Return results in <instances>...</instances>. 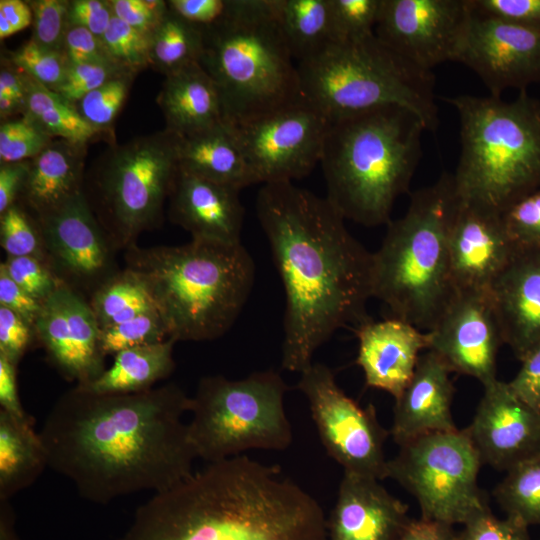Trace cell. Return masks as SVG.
I'll list each match as a JSON object with an SVG mask.
<instances>
[{
  "mask_svg": "<svg viewBox=\"0 0 540 540\" xmlns=\"http://www.w3.org/2000/svg\"><path fill=\"white\" fill-rule=\"evenodd\" d=\"M191 397L175 383L130 394L75 385L39 431L48 467L96 504L142 491H166L193 474L197 458L183 417Z\"/></svg>",
  "mask_w": 540,
  "mask_h": 540,
  "instance_id": "1",
  "label": "cell"
},
{
  "mask_svg": "<svg viewBox=\"0 0 540 540\" xmlns=\"http://www.w3.org/2000/svg\"><path fill=\"white\" fill-rule=\"evenodd\" d=\"M256 211L285 292L281 365L301 373L338 329L371 319L372 253L326 197L293 182L263 184Z\"/></svg>",
  "mask_w": 540,
  "mask_h": 540,
  "instance_id": "2",
  "label": "cell"
},
{
  "mask_svg": "<svg viewBox=\"0 0 540 540\" xmlns=\"http://www.w3.org/2000/svg\"><path fill=\"white\" fill-rule=\"evenodd\" d=\"M123 540H327V519L279 466L238 455L155 493Z\"/></svg>",
  "mask_w": 540,
  "mask_h": 540,
  "instance_id": "3",
  "label": "cell"
},
{
  "mask_svg": "<svg viewBox=\"0 0 540 540\" xmlns=\"http://www.w3.org/2000/svg\"><path fill=\"white\" fill-rule=\"evenodd\" d=\"M124 260L144 281L175 342L223 336L255 279L254 261L241 243L192 239L177 246L135 245L124 251Z\"/></svg>",
  "mask_w": 540,
  "mask_h": 540,
  "instance_id": "4",
  "label": "cell"
},
{
  "mask_svg": "<svg viewBox=\"0 0 540 540\" xmlns=\"http://www.w3.org/2000/svg\"><path fill=\"white\" fill-rule=\"evenodd\" d=\"M424 131L415 113L396 105L331 121L320 165L326 198L345 220L367 227L391 221L422 157Z\"/></svg>",
  "mask_w": 540,
  "mask_h": 540,
  "instance_id": "5",
  "label": "cell"
},
{
  "mask_svg": "<svg viewBox=\"0 0 540 540\" xmlns=\"http://www.w3.org/2000/svg\"><path fill=\"white\" fill-rule=\"evenodd\" d=\"M460 203L453 175L443 173L411 194L406 213L390 221L372 253V297L392 317L430 331L452 299L449 230Z\"/></svg>",
  "mask_w": 540,
  "mask_h": 540,
  "instance_id": "6",
  "label": "cell"
},
{
  "mask_svg": "<svg viewBox=\"0 0 540 540\" xmlns=\"http://www.w3.org/2000/svg\"><path fill=\"white\" fill-rule=\"evenodd\" d=\"M458 112L461 152L453 181L459 197L503 214L540 188V102L520 91L444 97Z\"/></svg>",
  "mask_w": 540,
  "mask_h": 540,
  "instance_id": "7",
  "label": "cell"
},
{
  "mask_svg": "<svg viewBox=\"0 0 540 540\" xmlns=\"http://www.w3.org/2000/svg\"><path fill=\"white\" fill-rule=\"evenodd\" d=\"M201 31L198 63L217 86L225 123L239 126L302 98L273 0H234L227 18Z\"/></svg>",
  "mask_w": 540,
  "mask_h": 540,
  "instance_id": "8",
  "label": "cell"
},
{
  "mask_svg": "<svg viewBox=\"0 0 540 540\" xmlns=\"http://www.w3.org/2000/svg\"><path fill=\"white\" fill-rule=\"evenodd\" d=\"M301 96L330 121L396 105L415 113L426 131L439 126L435 77L386 47L375 33L334 42L297 64Z\"/></svg>",
  "mask_w": 540,
  "mask_h": 540,
  "instance_id": "9",
  "label": "cell"
},
{
  "mask_svg": "<svg viewBox=\"0 0 540 540\" xmlns=\"http://www.w3.org/2000/svg\"><path fill=\"white\" fill-rule=\"evenodd\" d=\"M179 140L164 129L113 145L85 182L87 201L119 251L161 225L179 170Z\"/></svg>",
  "mask_w": 540,
  "mask_h": 540,
  "instance_id": "10",
  "label": "cell"
},
{
  "mask_svg": "<svg viewBox=\"0 0 540 540\" xmlns=\"http://www.w3.org/2000/svg\"><path fill=\"white\" fill-rule=\"evenodd\" d=\"M288 387L274 370L239 380L200 379L191 397L189 438L197 458L213 463L250 449L282 451L293 440L284 407Z\"/></svg>",
  "mask_w": 540,
  "mask_h": 540,
  "instance_id": "11",
  "label": "cell"
},
{
  "mask_svg": "<svg viewBox=\"0 0 540 540\" xmlns=\"http://www.w3.org/2000/svg\"><path fill=\"white\" fill-rule=\"evenodd\" d=\"M481 465L465 429L434 432L400 445L387 478L416 499L421 518L463 525L490 508L477 483Z\"/></svg>",
  "mask_w": 540,
  "mask_h": 540,
  "instance_id": "12",
  "label": "cell"
},
{
  "mask_svg": "<svg viewBox=\"0 0 540 540\" xmlns=\"http://www.w3.org/2000/svg\"><path fill=\"white\" fill-rule=\"evenodd\" d=\"M297 388L306 397L320 440L344 472L387 478L384 445L390 434L372 405L361 407L338 386L332 370L312 363L300 373Z\"/></svg>",
  "mask_w": 540,
  "mask_h": 540,
  "instance_id": "13",
  "label": "cell"
},
{
  "mask_svg": "<svg viewBox=\"0 0 540 540\" xmlns=\"http://www.w3.org/2000/svg\"><path fill=\"white\" fill-rule=\"evenodd\" d=\"M330 123L325 114L300 98L232 127L257 183L268 184L293 182L320 164Z\"/></svg>",
  "mask_w": 540,
  "mask_h": 540,
  "instance_id": "14",
  "label": "cell"
},
{
  "mask_svg": "<svg viewBox=\"0 0 540 540\" xmlns=\"http://www.w3.org/2000/svg\"><path fill=\"white\" fill-rule=\"evenodd\" d=\"M45 261L58 280L89 301L121 269L119 251L92 211L85 193L37 218Z\"/></svg>",
  "mask_w": 540,
  "mask_h": 540,
  "instance_id": "15",
  "label": "cell"
},
{
  "mask_svg": "<svg viewBox=\"0 0 540 540\" xmlns=\"http://www.w3.org/2000/svg\"><path fill=\"white\" fill-rule=\"evenodd\" d=\"M470 14L468 0H383L374 33L399 56L432 71L454 62Z\"/></svg>",
  "mask_w": 540,
  "mask_h": 540,
  "instance_id": "16",
  "label": "cell"
},
{
  "mask_svg": "<svg viewBox=\"0 0 540 540\" xmlns=\"http://www.w3.org/2000/svg\"><path fill=\"white\" fill-rule=\"evenodd\" d=\"M470 10L454 62L471 69L495 97L540 83V32Z\"/></svg>",
  "mask_w": 540,
  "mask_h": 540,
  "instance_id": "17",
  "label": "cell"
},
{
  "mask_svg": "<svg viewBox=\"0 0 540 540\" xmlns=\"http://www.w3.org/2000/svg\"><path fill=\"white\" fill-rule=\"evenodd\" d=\"M428 334V350L451 372L474 377L483 386L497 379V354L504 342L489 290H456Z\"/></svg>",
  "mask_w": 540,
  "mask_h": 540,
  "instance_id": "18",
  "label": "cell"
},
{
  "mask_svg": "<svg viewBox=\"0 0 540 540\" xmlns=\"http://www.w3.org/2000/svg\"><path fill=\"white\" fill-rule=\"evenodd\" d=\"M50 364L75 385H88L106 369L100 327L83 297L61 285L42 302L34 324Z\"/></svg>",
  "mask_w": 540,
  "mask_h": 540,
  "instance_id": "19",
  "label": "cell"
},
{
  "mask_svg": "<svg viewBox=\"0 0 540 540\" xmlns=\"http://www.w3.org/2000/svg\"><path fill=\"white\" fill-rule=\"evenodd\" d=\"M483 387L465 430L482 464L506 472L540 452V412L520 399L507 382L496 379Z\"/></svg>",
  "mask_w": 540,
  "mask_h": 540,
  "instance_id": "20",
  "label": "cell"
},
{
  "mask_svg": "<svg viewBox=\"0 0 540 540\" xmlns=\"http://www.w3.org/2000/svg\"><path fill=\"white\" fill-rule=\"evenodd\" d=\"M448 245L455 291L489 290L515 249L501 214L461 198Z\"/></svg>",
  "mask_w": 540,
  "mask_h": 540,
  "instance_id": "21",
  "label": "cell"
},
{
  "mask_svg": "<svg viewBox=\"0 0 540 540\" xmlns=\"http://www.w3.org/2000/svg\"><path fill=\"white\" fill-rule=\"evenodd\" d=\"M489 294L503 342L522 361L540 343V248L515 247Z\"/></svg>",
  "mask_w": 540,
  "mask_h": 540,
  "instance_id": "22",
  "label": "cell"
},
{
  "mask_svg": "<svg viewBox=\"0 0 540 540\" xmlns=\"http://www.w3.org/2000/svg\"><path fill=\"white\" fill-rule=\"evenodd\" d=\"M408 506L371 477L344 472L327 519V540H398Z\"/></svg>",
  "mask_w": 540,
  "mask_h": 540,
  "instance_id": "23",
  "label": "cell"
},
{
  "mask_svg": "<svg viewBox=\"0 0 540 540\" xmlns=\"http://www.w3.org/2000/svg\"><path fill=\"white\" fill-rule=\"evenodd\" d=\"M239 192L179 168L168 199L169 219L192 239L241 243L244 207Z\"/></svg>",
  "mask_w": 540,
  "mask_h": 540,
  "instance_id": "24",
  "label": "cell"
},
{
  "mask_svg": "<svg viewBox=\"0 0 540 540\" xmlns=\"http://www.w3.org/2000/svg\"><path fill=\"white\" fill-rule=\"evenodd\" d=\"M358 355L368 387L386 391L396 400L411 380L419 357L429 348V334L398 319L366 321L357 327Z\"/></svg>",
  "mask_w": 540,
  "mask_h": 540,
  "instance_id": "25",
  "label": "cell"
},
{
  "mask_svg": "<svg viewBox=\"0 0 540 540\" xmlns=\"http://www.w3.org/2000/svg\"><path fill=\"white\" fill-rule=\"evenodd\" d=\"M450 373L435 352L420 355L411 380L395 400L389 433L399 446L425 434L457 429L451 412Z\"/></svg>",
  "mask_w": 540,
  "mask_h": 540,
  "instance_id": "26",
  "label": "cell"
},
{
  "mask_svg": "<svg viewBox=\"0 0 540 540\" xmlns=\"http://www.w3.org/2000/svg\"><path fill=\"white\" fill-rule=\"evenodd\" d=\"M86 152L87 144L54 139L31 159L18 202L37 219L82 194Z\"/></svg>",
  "mask_w": 540,
  "mask_h": 540,
  "instance_id": "27",
  "label": "cell"
},
{
  "mask_svg": "<svg viewBox=\"0 0 540 540\" xmlns=\"http://www.w3.org/2000/svg\"><path fill=\"white\" fill-rule=\"evenodd\" d=\"M165 129L187 137L224 121L216 84L198 62L165 76L156 98Z\"/></svg>",
  "mask_w": 540,
  "mask_h": 540,
  "instance_id": "28",
  "label": "cell"
},
{
  "mask_svg": "<svg viewBox=\"0 0 540 540\" xmlns=\"http://www.w3.org/2000/svg\"><path fill=\"white\" fill-rule=\"evenodd\" d=\"M178 162L180 169L239 190L257 183L233 127L225 122L180 137Z\"/></svg>",
  "mask_w": 540,
  "mask_h": 540,
  "instance_id": "29",
  "label": "cell"
},
{
  "mask_svg": "<svg viewBox=\"0 0 540 540\" xmlns=\"http://www.w3.org/2000/svg\"><path fill=\"white\" fill-rule=\"evenodd\" d=\"M47 467V452L31 417L0 409V500L30 487Z\"/></svg>",
  "mask_w": 540,
  "mask_h": 540,
  "instance_id": "30",
  "label": "cell"
},
{
  "mask_svg": "<svg viewBox=\"0 0 540 540\" xmlns=\"http://www.w3.org/2000/svg\"><path fill=\"white\" fill-rule=\"evenodd\" d=\"M173 339L134 347L114 355L110 367L93 382L80 386L98 394H130L147 391L175 369Z\"/></svg>",
  "mask_w": 540,
  "mask_h": 540,
  "instance_id": "31",
  "label": "cell"
},
{
  "mask_svg": "<svg viewBox=\"0 0 540 540\" xmlns=\"http://www.w3.org/2000/svg\"><path fill=\"white\" fill-rule=\"evenodd\" d=\"M276 19L294 59H309L336 42L330 0H273Z\"/></svg>",
  "mask_w": 540,
  "mask_h": 540,
  "instance_id": "32",
  "label": "cell"
},
{
  "mask_svg": "<svg viewBox=\"0 0 540 540\" xmlns=\"http://www.w3.org/2000/svg\"><path fill=\"white\" fill-rule=\"evenodd\" d=\"M23 73V72H22ZM25 113L54 138L88 144L99 133L80 115L76 106L58 93L24 74Z\"/></svg>",
  "mask_w": 540,
  "mask_h": 540,
  "instance_id": "33",
  "label": "cell"
},
{
  "mask_svg": "<svg viewBox=\"0 0 540 540\" xmlns=\"http://www.w3.org/2000/svg\"><path fill=\"white\" fill-rule=\"evenodd\" d=\"M88 303L100 329L156 309L144 281L126 267L102 285Z\"/></svg>",
  "mask_w": 540,
  "mask_h": 540,
  "instance_id": "34",
  "label": "cell"
},
{
  "mask_svg": "<svg viewBox=\"0 0 540 540\" xmlns=\"http://www.w3.org/2000/svg\"><path fill=\"white\" fill-rule=\"evenodd\" d=\"M202 39L200 28L169 9L151 35L150 67L167 76L198 62Z\"/></svg>",
  "mask_w": 540,
  "mask_h": 540,
  "instance_id": "35",
  "label": "cell"
},
{
  "mask_svg": "<svg viewBox=\"0 0 540 540\" xmlns=\"http://www.w3.org/2000/svg\"><path fill=\"white\" fill-rule=\"evenodd\" d=\"M493 495L506 517L528 527L540 524V452L507 470Z\"/></svg>",
  "mask_w": 540,
  "mask_h": 540,
  "instance_id": "36",
  "label": "cell"
},
{
  "mask_svg": "<svg viewBox=\"0 0 540 540\" xmlns=\"http://www.w3.org/2000/svg\"><path fill=\"white\" fill-rule=\"evenodd\" d=\"M136 75L132 72L120 74L89 92L75 104L83 119L99 135L113 136L115 121L126 102Z\"/></svg>",
  "mask_w": 540,
  "mask_h": 540,
  "instance_id": "37",
  "label": "cell"
},
{
  "mask_svg": "<svg viewBox=\"0 0 540 540\" xmlns=\"http://www.w3.org/2000/svg\"><path fill=\"white\" fill-rule=\"evenodd\" d=\"M168 339L163 319L156 309L100 329V345L105 356Z\"/></svg>",
  "mask_w": 540,
  "mask_h": 540,
  "instance_id": "38",
  "label": "cell"
},
{
  "mask_svg": "<svg viewBox=\"0 0 540 540\" xmlns=\"http://www.w3.org/2000/svg\"><path fill=\"white\" fill-rule=\"evenodd\" d=\"M0 244L6 256H30L45 261L39 223L19 202L0 214Z\"/></svg>",
  "mask_w": 540,
  "mask_h": 540,
  "instance_id": "39",
  "label": "cell"
},
{
  "mask_svg": "<svg viewBox=\"0 0 540 540\" xmlns=\"http://www.w3.org/2000/svg\"><path fill=\"white\" fill-rule=\"evenodd\" d=\"M54 139L26 114L1 121L0 163L31 160Z\"/></svg>",
  "mask_w": 540,
  "mask_h": 540,
  "instance_id": "40",
  "label": "cell"
},
{
  "mask_svg": "<svg viewBox=\"0 0 540 540\" xmlns=\"http://www.w3.org/2000/svg\"><path fill=\"white\" fill-rule=\"evenodd\" d=\"M5 60L53 91L63 82L69 66L63 51L44 48L32 40L8 51Z\"/></svg>",
  "mask_w": 540,
  "mask_h": 540,
  "instance_id": "41",
  "label": "cell"
},
{
  "mask_svg": "<svg viewBox=\"0 0 540 540\" xmlns=\"http://www.w3.org/2000/svg\"><path fill=\"white\" fill-rule=\"evenodd\" d=\"M102 41L114 63L138 74L150 67L151 36L113 17Z\"/></svg>",
  "mask_w": 540,
  "mask_h": 540,
  "instance_id": "42",
  "label": "cell"
},
{
  "mask_svg": "<svg viewBox=\"0 0 540 540\" xmlns=\"http://www.w3.org/2000/svg\"><path fill=\"white\" fill-rule=\"evenodd\" d=\"M383 0H330L336 42L374 33Z\"/></svg>",
  "mask_w": 540,
  "mask_h": 540,
  "instance_id": "43",
  "label": "cell"
},
{
  "mask_svg": "<svg viewBox=\"0 0 540 540\" xmlns=\"http://www.w3.org/2000/svg\"><path fill=\"white\" fill-rule=\"evenodd\" d=\"M0 267L18 286L41 303L63 285L47 262L40 258L6 256Z\"/></svg>",
  "mask_w": 540,
  "mask_h": 540,
  "instance_id": "44",
  "label": "cell"
},
{
  "mask_svg": "<svg viewBox=\"0 0 540 540\" xmlns=\"http://www.w3.org/2000/svg\"><path fill=\"white\" fill-rule=\"evenodd\" d=\"M32 35L30 40L38 45L57 51H63L64 38L68 28L67 0H30Z\"/></svg>",
  "mask_w": 540,
  "mask_h": 540,
  "instance_id": "45",
  "label": "cell"
},
{
  "mask_svg": "<svg viewBox=\"0 0 540 540\" xmlns=\"http://www.w3.org/2000/svg\"><path fill=\"white\" fill-rule=\"evenodd\" d=\"M502 221L514 247L540 248V188L509 207Z\"/></svg>",
  "mask_w": 540,
  "mask_h": 540,
  "instance_id": "46",
  "label": "cell"
},
{
  "mask_svg": "<svg viewBox=\"0 0 540 540\" xmlns=\"http://www.w3.org/2000/svg\"><path fill=\"white\" fill-rule=\"evenodd\" d=\"M126 72L130 71L116 64H69L63 82L54 92L75 105L89 92Z\"/></svg>",
  "mask_w": 540,
  "mask_h": 540,
  "instance_id": "47",
  "label": "cell"
},
{
  "mask_svg": "<svg viewBox=\"0 0 540 540\" xmlns=\"http://www.w3.org/2000/svg\"><path fill=\"white\" fill-rule=\"evenodd\" d=\"M458 540H531L528 526L505 517L494 516L488 508L463 524Z\"/></svg>",
  "mask_w": 540,
  "mask_h": 540,
  "instance_id": "48",
  "label": "cell"
},
{
  "mask_svg": "<svg viewBox=\"0 0 540 540\" xmlns=\"http://www.w3.org/2000/svg\"><path fill=\"white\" fill-rule=\"evenodd\" d=\"M468 3L476 13L540 32V0H468Z\"/></svg>",
  "mask_w": 540,
  "mask_h": 540,
  "instance_id": "49",
  "label": "cell"
},
{
  "mask_svg": "<svg viewBox=\"0 0 540 540\" xmlns=\"http://www.w3.org/2000/svg\"><path fill=\"white\" fill-rule=\"evenodd\" d=\"M35 341L34 326L17 313L0 306V355L18 365Z\"/></svg>",
  "mask_w": 540,
  "mask_h": 540,
  "instance_id": "50",
  "label": "cell"
},
{
  "mask_svg": "<svg viewBox=\"0 0 540 540\" xmlns=\"http://www.w3.org/2000/svg\"><path fill=\"white\" fill-rule=\"evenodd\" d=\"M115 17L149 36L169 10L163 0H110Z\"/></svg>",
  "mask_w": 540,
  "mask_h": 540,
  "instance_id": "51",
  "label": "cell"
},
{
  "mask_svg": "<svg viewBox=\"0 0 540 540\" xmlns=\"http://www.w3.org/2000/svg\"><path fill=\"white\" fill-rule=\"evenodd\" d=\"M63 52L69 64H116L107 53L102 39L83 27L68 26Z\"/></svg>",
  "mask_w": 540,
  "mask_h": 540,
  "instance_id": "52",
  "label": "cell"
},
{
  "mask_svg": "<svg viewBox=\"0 0 540 540\" xmlns=\"http://www.w3.org/2000/svg\"><path fill=\"white\" fill-rule=\"evenodd\" d=\"M167 3L173 13L200 29L223 21L234 6V0H169Z\"/></svg>",
  "mask_w": 540,
  "mask_h": 540,
  "instance_id": "53",
  "label": "cell"
},
{
  "mask_svg": "<svg viewBox=\"0 0 540 540\" xmlns=\"http://www.w3.org/2000/svg\"><path fill=\"white\" fill-rule=\"evenodd\" d=\"M113 17L110 0H71L68 4V26L83 27L99 38Z\"/></svg>",
  "mask_w": 540,
  "mask_h": 540,
  "instance_id": "54",
  "label": "cell"
},
{
  "mask_svg": "<svg viewBox=\"0 0 540 540\" xmlns=\"http://www.w3.org/2000/svg\"><path fill=\"white\" fill-rule=\"evenodd\" d=\"M26 110V86L21 71L5 60L0 70V116L1 121L16 115H23Z\"/></svg>",
  "mask_w": 540,
  "mask_h": 540,
  "instance_id": "55",
  "label": "cell"
},
{
  "mask_svg": "<svg viewBox=\"0 0 540 540\" xmlns=\"http://www.w3.org/2000/svg\"><path fill=\"white\" fill-rule=\"evenodd\" d=\"M520 362L518 373L507 383L520 399L540 412V343Z\"/></svg>",
  "mask_w": 540,
  "mask_h": 540,
  "instance_id": "56",
  "label": "cell"
},
{
  "mask_svg": "<svg viewBox=\"0 0 540 540\" xmlns=\"http://www.w3.org/2000/svg\"><path fill=\"white\" fill-rule=\"evenodd\" d=\"M42 303L18 286L0 267V306L17 313L34 326Z\"/></svg>",
  "mask_w": 540,
  "mask_h": 540,
  "instance_id": "57",
  "label": "cell"
},
{
  "mask_svg": "<svg viewBox=\"0 0 540 540\" xmlns=\"http://www.w3.org/2000/svg\"><path fill=\"white\" fill-rule=\"evenodd\" d=\"M31 160L0 163V214L18 202L25 186Z\"/></svg>",
  "mask_w": 540,
  "mask_h": 540,
  "instance_id": "58",
  "label": "cell"
},
{
  "mask_svg": "<svg viewBox=\"0 0 540 540\" xmlns=\"http://www.w3.org/2000/svg\"><path fill=\"white\" fill-rule=\"evenodd\" d=\"M0 409L20 418H27L18 394L17 365L0 355Z\"/></svg>",
  "mask_w": 540,
  "mask_h": 540,
  "instance_id": "59",
  "label": "cell"
},
{
  "mask_svg": "<svg viewBox=\"0 0 540 540\" xmlns=\"http://www.w3.org/2000/svg\"><path fill=\"white\" fill-rule=\"evenodd\" d=\"M30 5L22 0L0 1V39L3 40L32 25Z\"/></svg>",
  "mask_w": 540,
  "mask_h": 540,
  "instance_id": "60",
  "label": "cell"
},
{
  "mask_svg": "<svg viewBox=\"0 0 540 540\" xmlns=\"http://www.w3.org/2000/svg\"><path fill=\"white\" fill-rule=\"evenodd\" d=\"M398 540H458L453 525L423 519H410Z\"/></svg>",
  "mask_w": 540,
  "mask_h": 540,
  "instance_id": "61",
  "label": "cell"
},
{
  "mask_svg": "<svg viewBox=\"0 0 540 540\" xmlns=\"http://www.w3.org/2000/svg\"><path fill=\"white\" fill-rule=\"evenodd\" d=\"M0 540H20L15 529V513L10 500H0Z\"/></svg>",
  "mask_w": 540,
  "mask_h": 540,
  "instance_id": "62",
  "label": "cell"
}]
</instances>
